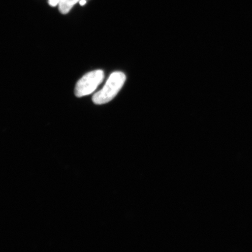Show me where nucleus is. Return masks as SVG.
Masks as SVG:
<instances>
[{"instance_id": "3", "label": "nucleus", "mask_w": 252, "mask_h": 252, "mask_svg": "<svg viewBox=\"0 0 252 252\" xmlns=\"http://www.w3.org/2000/svg\"><path fill=\"white\" fill-rule=\"evenodd\" d=\"M78 1L80 0H61L58 5L60 12L63 14H67Z\"/></svg>"}, {"instance_id": "2", "label": "nucleus", "mask_w": 252, "mask_h": 252, "mask_svg": "<svg viewBox=\"0 0 252 252\" xmlns=\"http://www.w3.org/2000/svg\"><path fill=\"white\" fill-rule=\"evenodd\" d=\"M104 72L97 70L88 72L78 81L75 88V95L83 97L92 94L102 83Z\"/></svg>"}, {"instance_id": "1", "label": "nucleus", "mask_w": 252, "mask_h": 252, "mask_svg": "<svg viewBox=\"0 0 252 252\" xmlns=\"http://www.w3.org/2000/svg\"><path fill=\"white\" fill-rule=\"evenodd\" d=\"M126 75L124 72H113L101 90L94 94L93 102L97 105H102L112 100L118 94L125 83Z\"/></svg>"}, {"instance_id": "5", "label": "nucleus", "mask_w": 252, "mask_h": 252, "mask_svg": "<svg viewBox=\"0 0 252 252\" xmlns=\"http://www.w3.org/2000/svg\"><path fill=\"white\" fill-rule=\"evenodd\" d=\"M80 4L81 5H84L86 4V0H81V1H80Z\"/></svg>"}, {"instance_id": "4", "label": "nucleus", "mask_w": 252, "mask_h": 252, "mask_svg": "<svg viewBox=\"0 0 252 252\" xmlns=\"http://www.w3.org/2000/svg\"><path fill=\"white\" fill-rule=\"evenodd\" d=\"M61 0H49V4L52 7H56L58 5Z\"/></svg>"}]
</instances>
